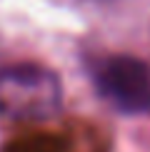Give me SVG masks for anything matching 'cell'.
<instances>
[{
    "instance_id": "6da1fadb",
    "label": "cell",
    "mask_w": 150,
    "mask_h": 152,
    "mask_svg": "<svg viewBox=\"0 0 150 152\" xmlns=\"http://www.w3.org/2000/svg\"><path fill=\"white\" fill-rule=\"evenodd\" d=\"M62 107V85L50 67L12 62L0 67V117L8 122H45Z\"/></svg>"
},
{
    "instance_id": "7a4b0ae2",
    "label": "cell",
    "mask_w": 150,
    "mask_h": 152,
    "mask_svg": "<svg viewBox=\"0 0 150 152\" xmlns=\"http://www.w3.org/2000/svg\"><path fill=\"white\" fill-rule=\"evenodd\" d=\"M95 87L123 115L150 112V65L135 55H108L93 70Z\"/></svg>"
},
{
    "instance_id": "3957f363",
    "label": "cell",
    "mask_w": 150,
    "mask_h": 152,
    "mask_svg": "<svg viewBox=\"0 0 150 152\" xmlns=\"http://www.w3.org/2000/svg\"><path fill=\"white\" fill-rule=\"evenodd\" d=\"M70 142L62 135L53 132H33V135H23L18 140L8 142L3 152H70Z\"/></svg>"
},
{
    "instance_id": "277c9868",
    "label": "cell",
    "mask_w": 150,
    "mask_h": 152,
    "mask_svg": "<svg viewBox=\"0 0 150 152\" xmlns=\"http://www.w3.org/2000/svg\"><path fill=\"white\" fill-rule=\"evenodd\" d=\"M100 3H103V0H100Z\"/></svg>"
}]
</instances>
